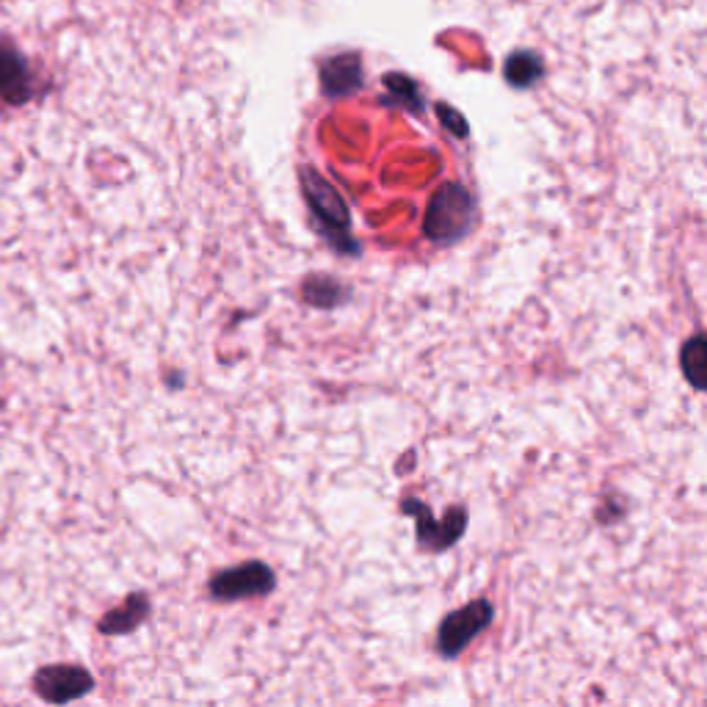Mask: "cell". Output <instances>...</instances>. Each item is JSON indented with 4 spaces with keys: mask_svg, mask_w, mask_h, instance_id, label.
I'll use <instances>...</instances> for the list:
<instances>
[{
    "mask_svg": "<svg viewBox=\"0 0 707 707\" xmlns=\"http://www.w3.org/2000/svg\"><path fill=\"white\" fill-rule=\"evenodd\" d=\"M492 619H495V605L486 597L473 599L465 608L448 614L437 630V653L448 660L459 658L473 638L492 625Z\"/></svg>",
    "mask_w": 707,
    "mask_h": 707,
    "instance_id": "cell-3",
    "label": "cell"
},
{
    "mask_svg": "<svg viewBox=\"0 0 707 707\" xmlns=\"http://www.w3.org/2000/svg\"><path fill=\"white\" fill-rule=\"evenodd\" d=\"M346 287L341 282L330 280V276H313V280L304 282V299L321 310H330L335 304L346 302Z\"/></svg>",
    "mask_w": 707,
    "mask_h": 707,
    "instance_id": "cell-10",
    "label": "cell"
},
{
    "mask_svg": "<svg viewBox=\"0 0 707 707\" xmlns=\"http://www.w3.org/2000/svg\"><path fill=\"white\" fill-rule=\"evenodd\" d=\"M274 569L265 567L263 562H246L213 575L211 594L219 603H238V599L246 597H265V594L274 592Z\"/></svg>",
    "mask_w": 707,
    "mask_h": 707,
    "instance_id": "cell-5",
    "label": "cell"
},
{
    "mask_svg": "<svg viewBox=\"0 0 707 707\" xmlns=\"http://www.w3.org/2000/svg\"><path fill=\"white\" fill-rule=\"evenodd\" d=\"M360 87V67L356 59H337L326 64L324 70V89L326 94H349Z\"/></svg>",
    "mask_w": 707,
    "mask_h": 707,
    "instance_id": "cell-8",
    "label": "cell"
},
{
    "mask_svg": "<svg viewBox=\"0 0 707 707\" xmlns=\"http://www.w3.org/2000/svg\"><path fill=\"white\" fill-rule=\"evenodd\" d=\"M542 78V64L536 55L517 53L506 61V81L517 89H528Z\"/></svg>",
    "mask_w": 707,
    "mask_h": 707,
    "instance_id": "cell-11",
    "label": "cell"
},
{
    "mask_svg": "<svg viewBox=\"0 0 707 707\" xmlns=\"http://www.w3.org/2000/svg\"><path fill=\"white\" fill-rule=\"evenodd\" d=\"M401 508H404V514H410V517H415L417 523V545L423 547V551H448V547H454L456 542L465 536V528H467V508L465 506H454L448 514H445L443 523H437V519L432 517V512H428L426 503L415 501V497H406L404 503H401Z\"/></svg>",
    "mask_w": 707,
    "mask_h": 707,
    "instance_id": "cell-4",
    "label": "cell"
},
{
    "mask_svg": "<svg viewBox=\"0 0 707 707\" xmlns=\"http://www.w3.org/2000/svg\"><path fill=\"white\" fill-rule=\"evenodd\" d=\"M147 610H150V605H147V599L141 597V594H135V597L128 599V605H124V610H117V614H111L109 619H124L122 625H119V633H128L130 627H135L141 619H144Z\"/></svg>",
    "mask_w": 707,
    "mask_h": 707,
    "instance_id": "cell-12",
    "label": "cell"
},
{
    "mask_svg": "<svg viewBox=\"0 0 707 707\" xmlns=\"http://www.w3.org/2000/svg\"><path fill=\"white\" fill-rule=\"evenodd\" d=\"M302 191L321 233L335 243V249L354 254L356 241H352V235H349V228H352V211H349L341 191L332 183H326L315 169L307 166L302 169Z\"/></svg>",
    "mask_w": 707,
    "mask_h": 707,
    "instance_id": "cell-2",
    "label": "cell"
},
{
    "mask_svg": "<svg viewBox=\"0 0 707 707\" xmlns=\"http://www.w3.org/2000/svg\"><path fill=\"white\" fill-rule=\"evenodd\" d=\"M94 680L81 666H50L37 675V691L48 703H70L92 691Z\"/></svg>",
    "mask_w": 707,
    "mask_h": 707,
    "instance_id": "cell-6",
    "label": "cell"
},
{
    "mask_svg": "<svg viewBox=\"0 0 707 707\" xmlns=\"http://www.w3.org/2000/svg\"><path fill=\"white\" fill-rule=\"evenodd\" d=\"M683 373L691 382L694 390H705L707 376V343L705 335H694L691 341L683 346Z\"/></svg>",
    "mask_w": 707,
    "mask_h": 707,
    "instance_id": "cell-9",
    "label": "cell"
},
{
    "mask_svg": "<svg viewBox=\"0 0 707 707\" xmlns=\"http://www.w3.org/2000/svg\"><path fill=\"white\" fill-rule=\"evenodd\" d=\"M440 117L445 119V124H448L451 130H454V135H467V122L462 117H456L451 109H440Z\"/></svg>",
    "mask_w": 707,
    "mask_h": 707,
    "instance_id": "cell-13",
    "label": "cell"
},
{
    "mask_svg": "<svg viewBox=\"0 0 707 707\" xmlns=\"http://www.w3.org/2000/svg\"><path fill=\"white\" fill-rule=\"evenodd\" d=\"M28 92H31V81H28L26 61L14 48L0 44V98L9 103H22Z\"/></svg>",
    "mask_w": 707,
    "mask_h": 707,
    "instance_id": "cell-7",
    "label": "cell"
},
{
    "mask_svg": "<svg viewBox=\"0 0 707 707\" xmlns=\"http://www.w3.org/2000/svg\"><path fill=\"white\" fill-rule=\"evenodd\" d=\"M475 222V200L471 191L459 183H445L434 191L432 202L426 208V219H423V235L434 243H451L462 241L473 230Z\"/></svg>",
    "mask_w": 707,
    "mask_h": 707,
    "instance_id": "cell-1",
    "label": "cell"
}]
</instances>
